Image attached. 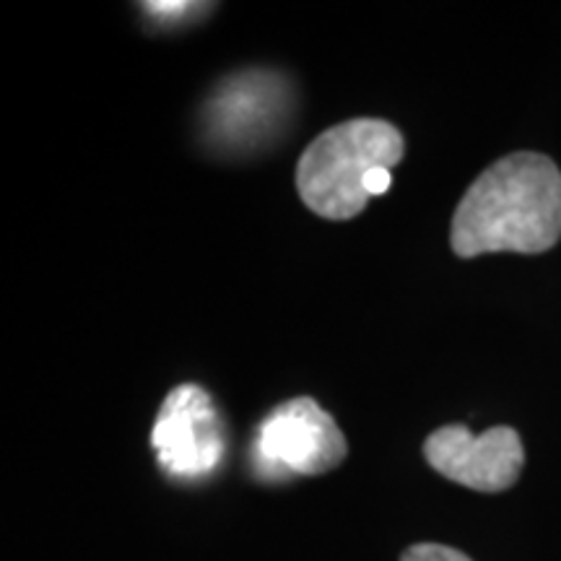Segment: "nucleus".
Returning <instances> with one entry per match:
<instances>
[{"label": "nucleus", "mask_w": 561, "mask_h": 561, "mask_svg": "<svg viewBox=\"0 0 561 561\" xmlns=\"http://www.w3.org/2000/svg\"><path fill=\"white\" fill-rule=\"evenodd\" d=\"M257 466L276 476H322L339 468L348 445L335 419L312 398H294L257 426Z\"/></svg>", "instance_id": "7ed1b4c3"}, {"label": "nucleus", "mask_w": 561, "mask_h": 561, "mask_svg": "<svg viewBox=\"0 0 561 561\" xmlns=\"http://www.w3.org/2000/svg\"><path fill=\"white\" fill-rule=\"evenodd\" d=\"M140 9L146 13H151L153 19H182V16H193L195 11H206L210 5H201V3H140Z\"/></svg>", "instance_id": "6e6552de"}, {"label": "nucleus", "mask_w": 561, "mask_h": 561, "mask_svg": "<svg viewBox=\"0 0 561 561\" xmlns=\"http://www.w3.org/2000/svg\"><path fill=\"white\" fill-rule=\"evenodd\" d=\"M424 458L445 479L496 494L520 479L525 450L520 434L510 426H491L483 434H473L468 426L450 424L424 442Z\"/></svg>", "instance_id": "39448f33"}, {"label": "nucleus", "mask_w": 561, "mask_h": 561, "mask_svg": "<svg viewBox=\"0 0 561 561\" xmlns=\"http://www.w3.org/2000/svg\"><path fill=\"white\" fill-rule=\"evenodd\" d=\"M151 447L159 466L174 479H203L224 458V426L201 385H180L161 403Z\"/></svg>", "instance_id": "20e7f679"}, {"label": "nucleus", "mask_w": 561, "mask_h": 561, "mask_svg": "<svg viewBox=\"0 0 561 561\" xmlns=\"http://www.w3.org/2000/svg\"><path fill=\"white\" fill-rule=\"evenodd\" d=\"M284 102L286 89L278 76L265 70L234 76L216 91L206 110L210 138L231 149L257 144L278 123Z\"/></svg>", "instance_id": "423d86ee"}, {"label": "nucleus", "mask_w": 561, "mask_h": 561, "mask_svg": "<svg viewBox=\"0 0 561 561\" xmlns=\"http://www.w3.org/2000/svg\"><path fill=\"white\" fill-rule=\"evenodd\" d=\"M405 153L396 125L359 117L320 133L297 164L299 198L322 219L346 221L367 208L369 198L390 191V170Z\"/></svg>", "instance_id": "f03ea898"}, {"label": "nucleus", "mask_w": 561, "mask_h": 561, "mask_svg": "<svg viewBox=\"0 0 561 561\" xmlns=\"http://www.w3.org/2000/svg\"><path fill=\"white\" fill-rule=\"evenodd\" d=\"M401 561H471V559L458 549H450V546L419 543V546H411V549H405Z\"/></svg>", "instance_id": "0eeeda50"}, {"label": "nucleus", "mask_w": 561, "mask_h": 561, "mask_svg": "<svg viewBox=\"0 0 561 561\" xmlns=\"http://www.w3.org/2000/svg\"><path fill=\"white\" fill-rule=\"evenodd\" d=\"M561 237V172L549 157L510 153L462 195L450 240L458 257L551 250Z\"/></svg>", "instance_id": "f257e3e1"}]
</instances>
